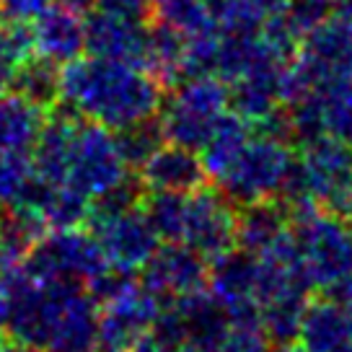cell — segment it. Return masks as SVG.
<instances>
[{
  "mask_svg": "<svg viewBox=\"0 0 352 352\" xmlns=\"http://www.w3.org/2000/svg\"><path fill=\"white\" fill-rule=\"evenodd\" d=\"M283 352H298V350H290V347H285V350H283Z\"/></svg>",
  "mask_w": 352,
  "mask_h": 352,
  "instance_id": "36",
  "label": "cell"
},
{
  "mask_svg": "<svg viewBox=\"0 0 352 352\" xmlns=\"http://www.w3.org/2000/svg\"><path fill=\"white\" fill-rule=\"evenodd\" d=\"M86 52L143 67L148 60V23L130 21L96 8L86 16ZM148 73V70H145Z\"/></svg>",
  "mask_w": 352,
  "mask_h": 352,
  "instance_id": "11",
  "label": "cell"
},
{
  "mask_svg": "<svg viewBox=\"0 0 352 352\" xmlns=\"http://www.w3.org/2000/svg\"><path fill=\"white\" fill-rule=\"evenodd\" d=\"M50 6L52 0H0V13L11 21H34Z\"/></svg>",
  "mask_w": 352,
  "mask_h": 352,
  "instance_id": "27",
  "label": "cell"
},
{
  "mask_svg": "<svg viewBox=\"0 0 352 352\" xmlns=\"http://www.w3.org/2000/svg\"><path fill=\"white\" fill-rule=\"evenodd\" d=\"M109 267L91 231L50 228L21 259V270L39 283H78L88 285Z\"/></svg>",
  "mask_w": 352,
  "mask_h": 352,
  "instance_id": "4",
  "label": "cell"
},
{
  "mask_svg": "<svg viewBox=\"0 0 352 352\" xmlns=\"http://www.w3.org/2000/svg\"><path fill=\"white\" fill-rule=\"evenodd\" d=\"M0 21H3V13H0Z\"/></svg>",
  "mask_w": 352,
  "mask_h": 352,
  "instance_id": "38",
  "label": "cell"
},
{
  "mask_svg": "<svg viewBox=\"0 0 352 352\" xmlns=\"http://www.w3.org/2000/svg\"><path fill=\"white\" fill-rule=\"evenodd\" d=\"M8 327V298L0 290V331Z\"/></svg>",
  "mask_w": 352,
  "mask_h": 352,
  "instance_id": "32",
  "label": "cell"
},
{
  "mask_svg": "<svg viewBox=\"0 0 352 352\" xmlns=\"http://www.w3.org/2000/svg\"><path fill=\"white\" fill-rule=\"evenodd\" d=\"M212 352H270V340L259 327H228Z\"/></svg>",
  "mask_w": 352,
  "mask_h": 352,
  "instance_id": "24",
  "label": "cell"
},
{
  "mask_svg": "<svg viewBox=\"0 0 352 352\" xmlns=\"http://www.w3.org/2000/svg\"><path fill=\"white\" fill-rule=\"evenodd\" d=\"M153 13L176 26L184 36L218 32V23L205 0H161L153 6Z\"/></svg>",
  "mask_w": 352,
  "mask_h": 352,
  "instance_id": "20",
  "label": "cell"
},
{
  "mask_svg": "<svg viewBox=\"0 0 352 352\" xmlns=\"http://www.w3.org/2000/svg\"><path fill=\"white\" fill-rule=\"evenodd\" d=\"M8 331L32 352H96L99 303L78 283H39L21 270L0 285Z\"/></svg>",
  "mask_w": 352,
  "mask_h": 352,
  "instance_id": "1",
  "label": "cell"
},
{
  "mask_svg": "<svg viewBox=\"0 0 352 352\" xmlns=\"http://www.w3.org/2000/svg\"><path fill=\"white\" fill-rule=\"evenodd\" d=\"M60 3H65V6H70V8H76V11H91L94 6H96V0H60Z\"/></svg>",
  "mask_w": 352,
  "mask_h": 352,
  "instance_id": "31",
  "label": "cell"
},
{
  "mask_svg": "<svg viewBox=\"0 0 352 352\" xmlns=\"http://www.w3.org/2000/svg\"><path fill=\"white\" fill-rule=\"evenodd\" d=\"M130 168L124 166L109 127L80 120L73 130L65 164V187L94 199L120 182Z\"/></svg>",
  "mask_w": 352,
  "mask_h": 352,
  "instance_id": "6",
  "label": "cell"
},
{
  "mask_svg": "<svg viewBox=\"0 0 352 352\" xmlns=\"http://www.w3.org/2000/svg\"><path fill=\"white\" fill-rule=\"evenodd\" d=\"M187 36L176 26L155 16L148 21V60L145 70L164 86V91L174 88L182 80V60H184Z\"/></svg>",
  "mask_w": 352,
  "mask_h": 352,
  "instance_id": "14",
  "label": "cell"
},
{
  "mask_svg": "<svg viewBox=\"0 0 352 352\" xmlns=\"http://www.w3.org/2000/svg\"><path fill=\"white\" fill-rule=\"evenodd\" d=\"M164 96V86L130 63L88 55L60 67V99L109 130L158 114Z\"/></svg>",
  "mask_w": 352,
  "mask_h": 352,
  "instance_id": "2",
  "label": "cell"
},
{
  "mask_svg": "<svg viewBox=\"0 0 352 352\" xmlns=\"http://www.w3.org/2000/svg\"><path fill=\"white\" fill-rule=\"evenodd\" d=\"M130 352H179V350L168 347V344H164V342H158L153 334H145L143 340H138L135 344H132Z\"/></svg>",
  "mask_w": 352,
  "mask_h": 352,
  "instance_id": "29",
  "label": "cell"
},
{
  "mask_svg": "<svg viewBox=\"0 0 352 352\" xmlns=\"http://www.w3.org/2000/svg\"><path fill=\"white\" fill-rule=\"evenodd\" d=\"M158 311L161 300L135 280L120 296L99 306L96 352H130L135 342L151 334Z\"/></svg>",
  "mask_w": 352,
  "mask_h": 352,
  "instance_id": "7",
  "label": "cell"
},
{
  "mask_svg": "<svg viewBox=\"0 0 352 352\" xmlns=\"http://www.w3.org/2000/svg\"><path fill=\"white\" fill-rule=\"evenodd\" d=\"M34 52L65 65L86 52V19L65 3L44 8L32 26Z\"/></svg>",
  "mask_w": 352,
  "mask_h": 352,
  "instance_id": "12",
  "label": "cell"
},
{
  "mask_svg": "<svg viewBox=\"0 0 352 352\" xmlns=\"http://www.w3.org/2000/svg\"><path fill=\"white\" fill-rule=\"evenodd\" d=\"M86 223L88 231L99 241L109 267H117L132 275L140 272V267L158 249V236L145 218L143 208H132L127 212L86 220Z\"/></svg>",
  "mask_w": 352,
  "mask_h": 352,
  "instance_id": "9",
  "label": "cell"
},
{
  "mask_svg": "<svg viewBox=\"0 0 352 352\" xmlns=\"http://www.w3.org/2000/svg\"><path fill=\"white\" fill-rule=\"evenodd\" d=\"M36 176L32 151H0V208H13Z\"/></svg>",
  "mask_w": 352,
  "mask_h": 352,
  "instance_id": "21",
  "label": "cell"
},
{
  "mask_svg": "<svg viewBox=\"0 0 352 352\" xmlns=\"http://www.w3.org/2000/svg\"><path fill=\"white\" fill-rule=\"evenodd\" d=\"M11 76H13V70L8 65H3L0 63V94L3 91H8V83H11Z\"/></svg>",
  "mask_w": 352,
  "mask_h": 352,
  "instance_id": "33",
  "label": "cell"
},
{
  "mask_svg": "<svg viewBox=\"0 0 352 352\" xmlns=\"http://www.w3.org/2000/svg\"><path fill=\"white\" fill-rule=\"evenodd\" d=\"M60 67L63 65L34 52L13 70L8 91L19 94L29 104L47 111L52 104L60 101Z\"/></svg>",
  "mask_w": 352,
  "mask_h": 352,
  "instance_id": "17",
  "label": "cell"
},
{
  "mask_svg": "<svg viewBox=\"0 0 352 352\" xmlns=\"http://www.w3.org/2000/svg\"><path fill=\"white\" fill-rule=\"evenodd\" d=\"M155 3H161V0H153V6H155Z\"/></svg>",
  "mask_w": 352,
  "mask_h": 352,
  "instance_id": "37",
  "label": "cell"
},
{
  "mask_svg": "<svg viewBox=\"0 0 352 352\" xmlns=\"http://www.w3.org/2000/svg\"><path fill=\"white\" fill-rule=\"evenodd\" d=\"M252 135V124L243 117H239L236 111H223L220 114V120L215 122V127L210 132L208 143L199 151V158H202L210 179H218L236 161V155L241 153Z\"/></svg>",
  "mask_w": 352,
  "mask_h": 352,
  "instance_id": "15",
  "label": "cell"
},
{
  "mask_svg": "<svg viewBox=\"0 0 352 352\" xmlns=\"http://www.w3.org/2000/svg\"><path fill=\"white\" fill-rule=\"evenodd\" d=\"M179 352H210V350H199V347H189L187 344V347H182Z\"/></svg>",
  "mask_w": 352,
  "mask_h": 352,
  "instance_id": "34",
  "label": "cell"
},
{
  "mask_svg": "<svg viewBox=\"0 0 352 352\" xmlns=\"http://www.w3.org/2000/svg\"><path fill=\"white\" fill-rule=\"evenodd\" d=\"M331 6H352V0H331Z\"/></svg>",
  "mask_w": 352,
  "mask_h": 352,
  "instance_id": "35",
  "label": "cell"
},
{
  "mask_svg": "<svg viewBox=\"0 0 352 352\" xmlns=\"http://www.w3.org/2000/svg\"><path fill=\"white\" fill-rule=\"evenodd\" d=\"M111 135H114V143H117L122 161L130 171H138L161 145L168 143L158 114L145 117L140 122H132V124L120 127V130H111Z\"/></svg>",
  "mask_w": 352,
  "mask_h": 352,
  "instance_id": "19",
  "label": "cell"
},
{
  "mask_svg": "<svg viewBox=\"0 0 352 352\" xmlns=\"http://www.w3.org/2000/svg\"><path fill=\"white\" fill-rule=\"evenodd\" d=\"M138 174L145 189L151 192H195L208 184V171L197 151H189L176 143H164Z\"/></svg>",
  "mask_w": 352,
  "mask_h": 352,
  "instance_id": "13",
  "label": "cell"
},
{
  "mask_svg": "<svg viewBox=\"0 0 352 352\" xmlns=\"http://www.w3.org/2000/svg\"><path fill=\"white\" fill-rule=\"evenodd\" d=\"M19 264H21V259L11 252V246H8V243L0 239V285L11 277V272L19 267Z\"/></svg>",
  "mask_w": 352,
  "mask_h": 352,
  "instance_id": "28",
  "label": "cell"
},
{
  "mask_svg": "<svg viewBox=\"0 0 352 352\" xmlns=\"http://www.w3.org/2000/svg\"><path fill=\"white\" fill-rule=\"evenodd\" d=\"M0 352H32L23 342H19L13 334H3L0 331Z\"/></svg>",
  "mask_w": 352,
  "mask_h": 352,
  "instance_id": "30",
  "label": "cell"
},
{
  "mask_svg": "<svg viewBox=\"0 0 352 352\" xmlns=\"http://www.w3.org/2000/svg\"><path fill=\"white\" fill-rule=\"evenodd\" d=\"M143 283L161 303L189 296L208 287L210 262L187 243H166L158 246L153 256L140 267Z\"/></svg>",
  "mask_w": 352,
  "mask_h": 352,
  "instance_id": "10",
  "label": "cell"
},
{
  "mask_svg": "<svg viewBox=\"0 0 352 352\" xmlns=\"http://www.w3.org/2000/svg\"><path fill=\"white\" fill-rule=\"evenodd\" d=\"M298 331L303 334L308 352H329L340 342V316L331 308H311L306 316H300Z\"/></svg>",
  "mask_w": 352,
  "mask_h": 352,
  "instance_id": "22",
  "label": "cell"
},
{
  "mask_svg": "<svg viewBox=\"0 0 352 352\" xmlns=\"http://www.w3.org/2000/svg\"><path fill=\"white\" fill-rule=\"evenodd\" d=\"M331 11H334L331 0H290L285 8L290 21L296 23L300 34H308L314 26H319Z\"/></svg>",
  "mask_w": 352,
  "mask_h": 352,
  "instance_id": "25",
  "label": "cell"
},
{
  "mask_svg": "<svg viewBox=\"0 0 352 352\" xmlns=\"http://www.w3.org/2000/svg\"><path fill=\"white\" fill-rule=\"evenodd\" d=\"M34 55V34L29 21H0V63L11 70L21 65L26 57Z\"/></svg>",
  "mask_w": 352,
  "mask_h": 352,
  "instance_id": "23",
  "label": "cell"
},
{
  "mask_svg": "<svg viewBox=\"0 0 352 352\" xmlns=\"http://www.w3.org/2000/svg\"><path fill=\"white\" fill-rule=\"evenodd\" d=\"M236 215V246L249 254H262L280 233H285V215L280 205L262 199L246 208H239Z\"/></svg>",
  "mask_w": 352,
  "mask_h": 352,
  "instance_id": "18",
  "label": "cell"
},
{
  "mask_svg": "<svg viewBox=\"0 0 352 352\" xmlns=\"http://www.w3.org/2000/svg\"><path fill=\"white\" fill-rule=\"evenodd\" d=\"M96 8L140 23L153 19V0H96Z\"/></svg>",
  "mask_w": 352,
  "mask_h": 352,
  "instance_id": "26",
  "label": "cell"
},
{
  "mask_svg": "<svg viewBox=\"0 0 352 352\" xmlns=\"http://www.w3.org/2000/svg\"><path fill=\"white\" fill-rule=\"evenodd\" d=\"M44 124V109L13 91L0 94V151H32Z\"/></svg>",
  "mask_w": 352,
  "mask_h": 352,
  "instance_id": "16",
  "label": "cell"
},
{
  "mask_svg": "<svg viewBox=\"0 0 352 352\" xmlns=\"http://www.w3.org/2000/svg\"><path fill=\"white\" fill-rule=\"evenodd\" d=\"M236 205L223 197L220 189L199 187L187 192L182 243L192 246L208 262L236 249Z\"/></svg>",
  "mask_w": 352,
  "mask_h": 352,
  "instance_id": "8",
  "label": "cell"
},
{
  "mask_svg": "<svg viewBox=\"0 0 352 352\" xmlns=\"http://www.w3.org/2000/svg\"><path fill=\"white\" fill-rule=\"evenodd\" d=\"M290 161L293 155L285 140L254 132L241 153L236 155V161L215 182L228 202L236 208H246L275 195L290 168Z\"/></svg>",
  "mask_w": 352,
  "mask_h": 352,
  "instance_id": "5",
  "label": "cell"
},
{
  "mask_svg": "<svg viewBox=\"0 0 352 352\" xmlns=\"http://www.w3.org/2000/svg\"><path fill=\"white\" fill-rule=\"evenodd\" d=\"M223 111H228V83L218 76H199L168 88L158 117L168 143L199 153Z\"/></svg>",
  "mask_w": 352,
  "mask_h": 352,
  "instance_id": "3",
  "label": "cell"
}]
</instances>
